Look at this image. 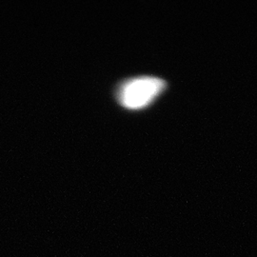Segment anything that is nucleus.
<instances>
[{
    "mask_svg": "<svg viewBox=\"0 0 257 257\" xmlns=\"http://www.w3.org/2000/svg\"><path fill=\"white\" fill-rule=\"evenodd\" d=\"M165 80L156 76H137L122 83L117 91L120 104L128 109H141L164 91Z\"/></svg>",
    "mask_w": 257,
    "mask_h": 257,
    "instance_id": "nucleus-1",
    "label": "nucleus"
}]
</instances>
